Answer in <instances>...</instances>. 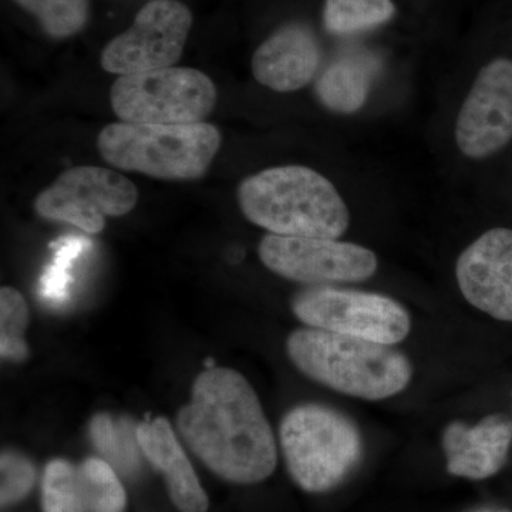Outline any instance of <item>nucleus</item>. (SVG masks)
Returning a JSON list of instances; mask_svg holds the SVG:
<instances>
[{
    "label": "nucleus",
    "instance_id": "nucleus-17",
    "mask_svg": "<svg viewBox=\"0 0 512 512\" xmlns=\"http://www.w3.org/2000/svg\"><path fill=\"white\" fill-rule=\"evenodd\" d=\"M89 436L101 458L126 476L140 468V444L137 427L130 420H116L110 414L99 413L90 420Z\"/></svg>",
    "mask_w": 512,
    "mask_h": 512
},
{
    "label": "nucleus",
    "instance_id": "nucleus-22",
    "mask_svg": "<svg viewBox=\"0 0 512 512\" xmlns=\"http://www.w3.org/2000/svg\"><path fill=\"white\" fill-rule=\"evenodd\" d=\"M29 326V306L22 293L10 286L0 291V356L20 363L29 357L25 333Z\"/></svg>",
    "mask_w": 512,
    "mask_h": 512
},
{
    "label": "nucleus",
    "instance_id": "nucleus-16",
    "mask_svg": "<svg viewBox=\"0 0 512 512\" xmlns=\"http://www.w3.org/2000/svg\"><path fill=\"white\" fill-rule=\"evenodd\" d=\"M379 70L375 56L350 52L326 67L316 82V96L323 106L340 114H353L365 106Z\"/></svg>",
    "mask_w": 512,
    "mask_h": 512
},
{
    "label": "nucleus",
    "instance_id": "nucleus-24",
    "mask_svg": "<svg viewBox=\"0 0 512 512\" xmlns=\"http://www.w3.org/2000/svg\"><path fill=\"white\" fill-rule=\"evenodd\" d=\"M0 501L2 507L18 503L32 490L36 471L29 458L15 451H3L0 457Z\"/></svg>",
    "mask_w": 512,
    "mask_h": 512
},
{
    "label": "nucleus",
    "instance_id": "nucleus-6",
    "mask_svg": "<svg viewBox=\"0 0 512 512\" xmlns=\"http://www.w3.org/2000/svg\"><path fill=\"white\" fill-rule=\"evenodd\" d=\"M110 103L121 121L156 126L202 123L217 103V89L207 74L190 67H167L119 76Z\"/></svg>",
    "mask_w": 512,
    "mask_h": 512
},
{
    "label": "nucleus",
    "instance_id": "nucleus-5",
    "mask_svg": "<svg viewBox=\"0 0 512 512\" xmlns=\"http://www.w3.org/2000/svg\"><path fill=\"white\" fill-rule=\"evenodd\" d=\"M279 440L289 474L308 493L338 487L359 467L365 453L355 421L319 403L289 410L281 421Z\"/></svg>",
    "mask_w": 512,
    "mask_h": 512
},
{
    "label": "nucleus",
    "instance_id": "nucleus-23",
    "mask_svg": "<svg viewBox=\"0 0 512 512\" xmlns=\"http://www.w3.org/2000/svg\"><path fill=\"white\" fill-rule=\"evenodd\" d=\"M39 19L47 35L66 39L76 35L89 19V0H15Z\"/></svg>",
    "mask_w": 512,
    "mask_h": 512
},
{
    "label": "nucleus",
    "instance_id": "nucleus-13",
    "mask_svg": "<svg viewBox=\"0 0 512 512\" xmlns=\"http://www.w3.org/2000/svg\"><path fill=\"white\" fill-rule=\"evenodd\" d=\"M512 444V419L494 413L468 426L453 421L443 431L441 447L451 476L481 481L500 473Z\"/></svg>",
    "mask_w": 512,
    "mask_h": 512
},
{
    "label": "nucleus",
    "instance_id": "nucleus-9",
    "mask_svg": "<svg viewBox=\"0 0 512 512\" xmlns=\"http://www.w3.org/2000/svg\"><path fill=\"white\" fill-rule=\"evenodd\" d=\"M258 255L274 274L311 286L367 281L379 266L372 249L328 238L268 234L259 244Z\"/></svg>",
    "mask_w": 512,
    "mask_h": 512
},
{
    "label": "nucleus",
    "instance_id": "nucleus-21",
    "mask_svg": "<svg viewBox=\"0 0 512 512\" xmlns=\"http://www.w3.org/2000/svg\"><path fill=\"white\" fill-rule=\"evenodd\" d=\"M45 512H87L79 467L56 458L45 468L42 481Z\"/></svg>",
    "mask_w": 512,
    "mask_h": 512
},
{
    "label": "nucleus",
    "instance_id": "nucleus-14",
    "mask_svg": "<svg viewBox=\"0 0 512 512\" xmlns=\"http://www.w3.org/2000/svg\"><path fill=\"white\" fill-rule=\"evenodd\" d=\"M322 53L311 29L288 25L256 49L252 74L256 82L279 93L308 86L319 72Z\"/></svg>",
    "mask_w": 512,
    "mask_h": 512
},
{
    "label": "nucleus",
    "instance_id": "nucleus-1",
    "mask_svg": "<svg viewBox=\"0 0 512 512\" xmlns=\"http://www.w3.org/2000/svg\"><path fill=\"white\" fill-rule=\"evenodd\" d=\"M185 444L217 476L256 484L274 473L278 447L251 383L228 367H210L192 384L191 399L177 414Z\"/></svg>",
    "mask_w": 512,
    "mask_h": 512
},
{
    "label": "nucleus",
    "instance_id": "nucleus-18",
    "mask_svg": "<svg viewBox=\"0 0 512 512\" xmlns=\"http://www.w3.org/2000/svg\"><path fill=\"white\" fill-rule=\"evenodd\" d=\"M394 15L392 0H326L323 25L332 35L348 36L382 26Z\"/></svg>",
    "mask_w": 512,
    "mask_h": 512
},
{
    "label": "nucleus",
    "instance_id": "nucleus-20",
    "mask_svg": "<svg viewBox=\"0 0 512 512\" xmlns=\"http://www.w3.org/2000/svg\"><path fill=\"white\" fill-rule=\"evenodd\" d=\"M89 239L83 237L60 238L52 245L55 249L53 259L46 266L39 281V295L46 302L60 303L69 299L70 289L74 282L73 268L77 259L86 249L90 248Z\"/></svg>",
    "mask_w": 512,
    "mask_h": 512
},
{
    "label": "nucleus",
    "instance_id": "nucleus-2",
    "mask_svg": "<svg viewBox=\"0 0 512 512\" xmlns=\"http://www.w3.org/2000/svg\"><path fill=\"white\" fill-rule=\"evenodd\" d=\"M242 214L256 227L282 237L338 239L350 212L328 178L303 165L266 168L238 188Z\"/></svg>",
    "mask_w": 512,
    "mask_h": 512
},
{
    "label": "nucleus",
    "instance_id": "nucleus-15",
    "mask_svg": "<svg viewBox=\"0 0 512 512\" xmlns=\"http://www.w3.org/2000/svg\"><path fill=\"white\" fill-rule=\"evenodd\" d=\"M137 440L143 456L163 474L175 507L181 512H207V494L170 421L164 417L141 421Z\"/></svg>",
    "mask_w": 512,
    "mask_h": 512
},
{
    "label": "nucleus",
    "instance_id": "nucleus-7",
    "mask_svg": "<svg viewBox=\"0 0 512 512\" xmlns=\"http://www.w3.org/2000/svg\"><path fill=\"white\" fill-rule=\"evenodd\" d=\"M292 312L308 328L393 346L412 330V319L402 303L382 293L309 286L292 299Z\"/></svg>",
    "mask_w": 512,
    "mask_h": 512
},
{
    "label": "nucleus",
    "instance_id": "nucleus-8",
    "mask_svg": "<svg viewBox=\"0 0 512 512\" xmlns=\"http://www.w3.org/2000/svg\"><path fill=\"white\" fill-rule=\"evenodd\" d=\"M138 201L136 185L109 168L82 165L64 171L37 195L35 210L49 221L66 222L87 232L100 234L106 218L124 217Z\"/></svg>",
    "mask_w": 512,
    "mask_h": 512
},
{
    "label": "nucleus",
    "instance_id": "nucleus-12",
    "mask_svg": "<svg viewBox=\"0 0 512 512\" xmlns=\"http://www.w3.org/2000/svg\"><path fill=\"white\" fill-rule=\"evenodd\" d=\"M458 288L491 318L512 322V229L493 228L458 256Z\"/></svg>",
    "mask_w": 512,
    "mask_h": 512
},
{
    "label": "nucleus",
    "instance_id": "nucleus-11",
    "mask_svg": "<svg viewBox=\"0 0 512 512\" xmlns=\"http://www.w3.org/2000/svg\"><path fill=\"white\" fill-rule=\"evenodd\" d=\"M512 140V60L495 59L477 74L456 123V143L468 158L481 160Z\"/></svg>",
    "mask_w": 512,
    "mask_h": 512
},
{
    "label": "nucleus",
    "instance_id": "nucleus-4",
    "mask_svg": "<svg viewBox=\"0 0 512 512\" xmlns=\"http://www.w3.org/2000/svg\"><path fill=\"white\" fill-rule=\"evenodd\" d=\"M221 133L210 123L109 124L97 137L106 163L119 170L160 180H197L207 173L221 147Z\"/></svg>",
    "mask_w": 512,
    "mask_h": 512
},
{
    "label": "nucleus",
    "instance_id": "nucleus-10",
    "mask_svg": "<svg viewBox=\"0 0 512 512\" xmlns=\"http://www.w3.org/2000/svg\"><path fill=\"white\" fill-rule=\"evenodd\" d=\"M190 9L175 0H153L138 12L131 28L104 47L100 64L106 72L128 74L173 67L190 35Z\"/></svg>",
    "mask_w": 512,
    "mask_h": 512
},
{
    "label": "nucleus",
    "instance_id": "nucleus-3",
    "mask_svg": "<svg viewBox=\"0 0 512 512\" xmlns=\"http://www.w3.org/2000/svg\"><path fill=\"white\" fill-rule=\"evenodd\" d=\"M286 352L313 382L356 399H389L412 382V363L400 350L329 330H293Z\"/></svg>",
    "mask_w": 512,
    "mask_h": 512
},
{
    "label": "nucleus",
    "instance_id": "nucleus-19",
    "mask_svg": "<svg viewBox=\"0 0 512 512\" xmlns=\"http://www.w3.org/2000/svg\"><path fill=\"white\" fill-rule=\"evenodd\" d=\"M79 467L87 512H123L127 497L117 471L104 458L90 457Z\"/></svg>",
    "mask_w": 512,
    "mask_h": 512
}]
</instances>
